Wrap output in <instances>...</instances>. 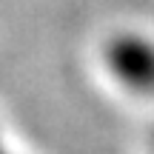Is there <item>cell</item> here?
Listing matches in <instances>:
<instances>
[{"label":"cell","mask_w":154,"mask_h":154,"mask_svg":"<svg viewBox=\"0 0 154 154\" xmlns=\"http://www.w3.org/2000/svg\"><path fill=\"white\" fill-rule=\"evenodd\" d=\"M109 66L126 86L137 91L154 88V46L143 37H117L109 49Z\"/></svg>","instance_id":"6da1fadb"}]
</instances>
